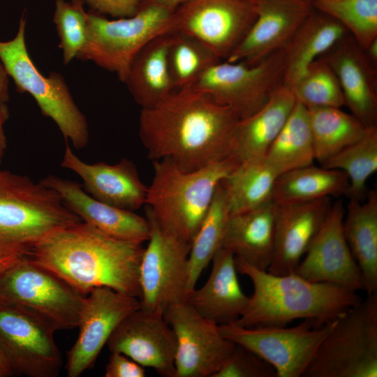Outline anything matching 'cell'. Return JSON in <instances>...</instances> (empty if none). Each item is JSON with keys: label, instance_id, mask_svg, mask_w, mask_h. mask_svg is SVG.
<instances>
[{"label": "cell", "instance_id": "cell-9", "mask_svg": "<svg viewBox=\"0 0 377 377\" xmlns=\"http://www.w3.org/2000/svg\"><path fill=\"white\" fill-rule=\"evenodd\" d=\"M86 295L27 256L0 276V300L34 310L57 330L77 327Z\"/></svg>", "mask_w": 377, "mask_h": 377}, {"label": "cell", "instance_id": "cell-38", "mask_svg": "<svg viewBox=\"0 0 377 377\" xmlns=\"http://www.w3.org/2000/svg\"><path fill=\"white\" fill-rule=\"evenodd\" d=\"M297 101L306 108L345 105L338 78L321 58L313 61L291 88Z\"/></svg>", "mask_w": 377, "mask_h": 377}, {"label": "cell", "instance_id": "cell-8", "mask_svg": "<svg viewBox=\"0 0 377 377\" xmlns=\"http://www.w3.org/2000/svg\"><path fill=\"white\" fill-rule=\"evenodd\" d=\"M175 12L145 2L133 16L109 20L87 12V39L77 56L114 73L124 82L137 53L154 38L175 31Z\"/></svg>", "mask_w": 377, "mask_h": 377}, {"label": "cell", "instance_id": "cell-27", "mask_svg": "<svg viewBox=\"0 0 377 377\" xmlns=\"http://www.w3.org/2000/svg\"><path fill=\"white\" fill-rule=\"evenodd\" d=\"M347 34L337 20L313 9L282 48L283 86L291 89L313 61Z\"/></svg>", "mask_w": 377, "mask_h": 377}, {"label": "cell", "instance_id": "cell-19", "mask_svg": "<svg viewBox=\"0 0 377 377\" xmlns=\"http://www.w3.org/2000/svg\"><path fill=\"white\" fill-rule=\"evenodd\" d=\"M256 17L226 60L252 65L281 50L313 10L308 0H250Z\"/></svg>", "mask_w": 377, "mask_h": 377}, {"label": "cell", "instance_id": "cell-33", "mask_svg": "<svg viewBox=\"0 0 377 377\" xmlns=\"http://www.w3.org/2000/svg\"><path fill=\"white\" fill-rule=\"evenodd\" d=\"M278 177L264 160L238 164L221 181L230 215L272 201Z\"/></svg>", "mask_w": 377, "mask_h": 377}, {"label": "cell", "instance_id": "cell-11", "mask_svg": "<svg viewBox=\"0 0 377 377\" xmlns=\"http://www.w3.org/2000/svg\"><path fill=\"white\" fill-rule=\"evenodd\" d=\"M283 72L281 49L252 65L220 61L207 68L191 88L230 108L242 119L260 110L283 85Z\"/></svg>", "mask_w": 377, "mask_h": 377}, {"label": "cell", "instance_id": "cell-41", "mask_svg": "<svg viewBox=\"0 0 377 377\" xmlns=\"http://www.w3.org/2000/svg\"><path fill=\"white\" fill-rule=\"evenodd\" d=\"M91 10L115 18H124L135 15L147 0H83Z\"/></svg>", "mask_w": 377, "mask_h": 377}, {"label": "cell", "instance_id": "cell-46", "mask_svg": "<svg viewBox=\"0 0 377 377\" xmlns=\"http://www.w3.org/2000/svg\"><path fill=\"white\" fill-rule=\"evenodd\" d=\"M363 50L369 62L377 68V38L370 43Z\"/></svg>", "mask_w": 377, "mask_h": 377}, {"label": "cell", "instance_id": "cell-14", "mask_svg": "<svg viewBox=\"0 0 377 377\" xmlns=\"http://www.w3.org/2000/svg\"><path fill=\"white\" fill-rule=\"evenodd\" d=\"M163 315L177 340L175 377H212L228 360L235 343L186 301L169 306Z\"/></svg>", "mask_w": 377, "mask_h": 377}, {"label": "cell", "instance_id": "cell-17", "mask_svg": "<svg viewBox=\"0 0 377 377\" xmlns=\"http://www.w3.org/2000/svg\"><path fill=\"white\" fill-rule=\"evenodd\" d=\"M344 214L342 200L332 203L321 227L293 272L309 281L331 283L357 291L363 289L362 277L343 234Z\"/></svg>", "mask_w": 377, "mask_h": 377}, {"label": "cell", "instance_id": "cell-4", "mask_svg": "<svg viewBox=\"0 0 377 377\" xmlns=\"http://www.w3.org/2000/svg\"><path fill=\"white\" fill-rule=\"evenodd\" d=\"M145 210L166 232L190 244L212 201L216 187L237 165L230 157L191 172L169 158L152 161Z\"/></svg>", "mask_w": 377, "mask_h": 377}, {"label": "cell", "instance_id": "cell-35", "mask_svg": "<svg viewBox=\"0 0 377 377\" xmlns=\"http://www.w3.org/2000/svg\"><path fill=\"white\" fill-rule=\"evenodd\" d=\"M220 61L198 38L179 31L170 33L168 61L175 90L191 87L207 68Z\"/></svg>", "mask_w": 377, "mask_h": 377}, {"label": "cell", "instance_id": "cell-32", "mask_svg": "<svg viewBox=\"0 0 377 377\" xmlns=\"http://www.w3.org/2000/svg\"><path fill=\"white\" fill-rule=\"evenodd\" d=\"M315 159L320 165L361 139L368 128L341 108H307Z\"/></svg>", "mask_w": 377, "mask_h": 377}, {"label": "cell", "instance_id": "cell-22", "mask_svg": "<svg viewBox=\"0 0 377 377\" xmlns=\"http://www.w3.org/2000/svg\"><path fill=\"white\" fill-rule=\"evenodd\" d=\"M61 165L78 175L84 190L101 202L130 211L145 204L147 186L142 182L135 165L126 158L113 165L87 163L73 153L66 140Z\"/></svg>", "mask_w": 377, "mask_h": 377}, {"label": "cell", "instance_id": "cell-25", "mask_svg": "<svg viewBox=\"0 0 377 377\" xmlns=\"http://www.w3.org/2000/svg\"><path fill=\"white\" fill-rule=\"evenodd\" d=\"M295 103L292 89L283 85L260 110L239 119L233 131L229 157L237 165L263 160Z\"/></svg>", "mask_w": 377, "mask_h": 377}, {"label": "cell", "instance_id": "cell-49", "mask_svg": "<svg viewBox=\"0 0 377 377\" xmlns=\"http://www.w3.org/2000/svg\"><path fill=\"white\" fill-rule=\"evenodd\" d=\"M308 1H310V0H308Z\"/></svg>", "mask_w": 377, "mask_h": 377}, {"label": "cell", "instance_id": "cell-31", "mask_svg": "<svg viewBox=\"0 0 377 377\" xmlns=\"http://www.w3.org/2000/svg\"><path fill=\"white\" fill-rule=\"evenodd\" d=\"M263 160L279 176L313 164L316 159L309 112L304 105L296 101Z\"/></svg>", "mask_w": 377, "mask_h": 377}, {"label": "cell", "instance_id": "cell-39", "mask_svg": "<svg viewBox=\"0 0 377 377\" xmlns=\"http://www.w3.org/2000/svg\"><path fill=\"white\" fill-rule=\"evenodd\" d=\"M83 0H56L53 22L65 65L77 58L87 39V13Z\"/></svg>", "mask_w": 377, "mask_h": 377}, {"label": "cell", "instance_id": "cell-6", "mask_svg": "<svg viewBox=\"0 0 377 377\" xmlns=\"http://www.w3.org/2000/svg\"><path fill=\"white\" fill-rule=\"evenodd\" d=\"M303 376H377V293L334 320Z\"/></svg>", "mask_w": 377, "mask_h": 377}, {"label": "cell", "instance_id": "cell-1", "mask_svg": "<svg viewBox=\"0 0 377 377\" xmlns=\"http://www.w3.org/2000/svg\"><path fill=\"white\" fill-rule=\"evenodd\" d=\"M239 117L229 107L191 87L173 91L142 108L139 135L148 158H169L191 172L229 158Z\"/></svg>", "mask_w": 377, "mask_h": 377}, {"label": "cell", "instance_id": "cell-12", "mask_svg": "<svg viewBox=\"0 0 377 377\" xmlns=\"http://www.w3.org/2000/svg\"><path fill=\"white\" fill-rule=\"evenodd\" d=\"M333 321L317 327L306 319L297 326L246 327L235 323L219 325L221 334L256 353L276 370L277 377H300L311 363Z\"/></svg>", "mask_w": 377, "mask_h": 377}, {"label": "cell", "instance_id": "cell-21", "mask_svg": "<svg viewBox=\"0 0 377 377\" xmlns=\"http://www.w3.org/2000/svg\"><path fill=\"white\" fill-rule=\"evenodd\" d=\"M320 58L336 74L350 113L365 127L377 126V68L356 40L347 34Z\"/></svg>", "mask_w": 377, "mask_h": 377}, {"label": "cell", "instance_id": "cell-44", "mask_svg": "<svg viewBox=\"0 0 377 377\" xmlns=\"http://www.w3.org/2000/svg\"><path fill=\"white\" fill-rule=\"evenodd\" d=\"M9 76L1 63H0V105L9 101Z\"/></svg>", "mask_w": 377, "mask_h": 377}, {"label": "cell", "instance_id": "cell-18", "mask_svg": "<svg viewBox=\"0 0 377 377\" xmlns=\"http://www.w3.org/2000/svg\"><path fill=\"white\" fill-rule=\"evenodd\" d=\"M110 352H119L163 377H175L177 340L163 313L141 307L125 317L110 335Z\"/></svg>", "mask_w": 377, "mask_h": 377}, {"label": "cell", "instance_id": "cell-5", "mask_svg": "<svg viewBox=\"0 0 377 377\" xmlns=\"http://www.w3.org/2000/svg\"><path fill=\"white\" fill-rule=\"evenodd\" d=\"M81 221L40 181L0 170V260L25 256L49 234Z\"/></svg>", "mask_w": 377, "mask_h": 377}, {"label": "cell", "instance_id": "cell-34", "mask_svg": "<svg viewBox=\"0 0 377 377\" xmlns=\"http://www.w3.org/2000/svg\"><path fill=\"white\" fill-rule=\"evenodd\" d=\"M230 216L225 191L221 182L191 242L188 254V295L195 288L203 270L221 248Z\"/></svg>", "mask_w": 377, "mask_h": 377}, {"label": "cell", "instance_id": "cell-29", "mask_svg": "<svg viewBox=\"0 0 377 377\" xmlns=\"http://www.w3.org/2000/svg\"><path fill=\"white\" fill-rule=\"evenodd\" d=\"M170 33L150 40L130 64L124 82L142 108L156 105L175 90L168 61Z\"/></svg>", "mask_w": 377, "mask_h": 377}, {"label": "cell", "instance_id": "cell-24", "mask_svg": "<svg viewBox=\"0 0 377 377\" xmlns=\"http://www.w3.org/2000/svg\"><path fill=\"white\" fill-rule=\"evenodd\" d=\"M212 263L207 281L191 292L186 302L218 325L235 323L246 309L249 297L244 293L239 284L235 256L221 247Z\"/></svg>", "mask_w": 377, "mask_h": 377}, {"label": "cell", "instance_id": "cell-26", "mask_svg": "<svg viewBox=\"0 0 377 377\" xmlns=\"http://www.w3.org/2000/svg\"><path fill=\"white\" fill-rule=\"evenodd\" d=\"M275 207L272 200L230 215L221 247L249 265L267 270L274 253Z\"/></svg>", "mask_w": 377, "mask_h": 377}, {"label": "cell", "instance_id": "cell-45", "mask_svg": "<svg viewBox=\"0 0 377 377\" xmlns=\"http://www.w3.org/2000/svg\"><path fill=\"white\" fill-rule=\"evenodd\" d=\"M188 0H147L146 2L164 8L171 12H175L180 6Z\"/></svg>", "mask_w": 377, "mask_h": 377}, {"label": "cell", "instance_id": "cell-3", "mask_svg": "<svg viewBox=\"0 0 377 377\" xmlns=\"http://www.w3.org/2000/svg\"><path fill=\"white\" fill-rule=\"evenodd\" d=\"M235 260L237 272L247 276L253 286L246 309L233 323L242 327L286 326L297 319L313 320L321 327L362 300L356 291L309 281L294 272L271 274L240 258Z\"/></svg>", "mask_w": 377, "mask_h": 377}, {"label": "cell", "instance_id": "cell-28", "mask_svg": "<svg viewBox=\"0 0 377 377\" xmlns=\"http://www.w3.org/2000/svg\"><path fill=\"white\" fill-rule=\"evenodd\" d=\"M345 238L362 274L367 295L377 293V192L359 201L350 199L343 221Z\"/></svg>", "mask_w": 377, "mask_h": 377}, {"label": "cell", "instance_id": "cell-37", "mask_svg": "<svg viewBox=\"0 0 377 377\" xmlns=\"http://www.w3.org/2000/svg\"><path fill=\"white\" fill-rule=\"evenodd\" d=\"M313 9L339 22L362 48L377 38V0H310Z\"/></svg>", "mask_w": 377, "mask_h": 377}, {"label": "cell", "instance_id": "cell-36", "mask_svg": "<svg viewBox=\"0 0 377 377\" xmlns=\"http://www.w3.org/2000/svg\"><path fill=\"white\" fill-rule=\"evenodd\" d=\"M321 166L344 172L349 180L348 197L363 200L367 194V182L377 171V126L368 128L361 139L337 153Z\"/></svg>", "mask_w": 377, "mask_h": 377}, {"label": "cell", "instance_id": "cell-20", "mask_svg": "<svg viewBox=\"0 0 377 377\" xmlns=\"http://www.w3.org/2000/svg\"><path fill=\"white\" fill-rule=\"evenodd\" d=\"M275 205L274 253L267 271L274 274H287L294 272L306 253L332 202L327 197Z\"/></svg>", "mask_w": 377, "mask_h": 377}, {"label": "cell", "instance_id": "cell-48", "mask_svg": "<svg viewBox=\"0 0 377 377\" xmlns=\"http://www.w3.org/2000/svg\"><path fill=\"white\" fill-rule=\"evenodd\" d=\"M18 258L13 260H0V276Z\"/></svg>", "mask_w": 377, "mask_h": 377}, {"label": "cell", "instance_id": "cell-40", "mask_svg": "<svg viewBox=\"0 0 377 377\" xmlns=\"http://www.w3.org/2000/svg\"><path fill=\"white\" fill-rule=\"evenodd\" d=\"M212 377H277V374L264 359L235 344L228 360Z\"/></svg>", "mask_w": 377, "mask_h": 377}, {"label": "cell", "instance_id": "cell-2", "mask_svg": "<svg viewBox=\"0 0 377 377\" xmlns=\"http://www.w3.org/2000/svg\"><path fill=\"white\" fill-rule=\"evenodd\" d=\"M142 243L119 240L81 221L49 234L25 256L87 295L108 287L140 296Z\"/></svg>", "mask_w": 377, "mask_h": 377}, {"label": "cell", "instance_id": "cell-42", "mask_svg": "<svg viewBox=\"0 0 377 377\" xmlns=\"http://www.w3.org/2000/svg\"><path fill=\"white\" fill-rule=\"evenodd\" d=\"M105 377H145V367L119 352H111L105 367Z\"/></svg>", "mask_w": 377, "mask_h": 377}, {"label": "cell", "instance_id": "cell-43", "mask_svg": "<svg viewBox=\"0 0 377 377\" xmlns=\"http://www.w3.org/2000/svg\"><path fill=\"white\" fill-rule=\"evenodd\" d=\"M9 109L6 103L0 105V163L6 148V139L4 134L3 126L9 118Z\"/></svg>", "mask_w": 377, "mask_h": 377}, {"label": "cell", "instance_id": "cell-13", "mask_svg": "<svg viewBox=\"0 0 377 377\" xmlns=\"http://www.w3.org/2000/svg\"><path fill=\"white\" fill-rule=\"evenodd\" d=\"M150 226L148 244L139 268L140 307L164 313L188 296L191 244L166 232L145 210Z\"/></svg>", "mask_w": 377, "mask_h": 377}, {"label": "cell", "instance_id": "cell-10", "mask_svg": "<svg viewBox=\"0 0 377 377\" xmlns=\"http://www.w3.org/2000/svg\"><path fill=\"white\" fill-rule=\"evenodd\" d=\"M53 324L34 310L0 300V351L13 375L56 377L62 359Z\"/></svg>", "mask_w": 377, "mask_h": 377}, {"label": "cell", "instance_id": "cell-15", "mask_svg": "<svg viewBox=\"0 0 377 377\" xmlns=\"http://www.w3.org/2000/svg\"><path fill=\"white\" fill-rule=\"evenodd\" d=\"M256 17L250 0H188L175 11V31L198 38L226 60Z\"/></svg>", "mask_w": 377, "mask_h": 377}, {"label": "cell", "instance_id": "cell-47", "mask_svg": "<svg viewBox=\"0 0 377 377\" xmlns=\"http://www.w3.org/2000/svg\"><path fill=\"white\" fill-rule=\"evenodd\" d=\"M12 375V371L0 351V377H6Z\"/></svg>", "mask_w": 377, "mask_h": 377}, {"label": "cell", "instance_id": "cell-16", "mask_svg": "<svg viewBox=\"0 0 377 377\" xmlns=\"http://www.w3.org/2000/svg\"><path fill=\"white\" fill-rule=\"evenodd\" d=\"M140 308L138 297L108 287L91 290L81 310L78 337L67 352L68 377H78L93 367L102 348L121 321Z\"/></svg>", "mask_w": 377, "mask_h": 377}, {"label": "cell", "instance_id": "cell-30", "mask_svg": "<svg viewBox=\"0 0 377 377\" xmlns=\"http://www.w3.org/2000/svg\"><path fill=\"white\" fill-rule=\"evenodd\" d=\"M349 180L339 170L313 165L280 175L272 200L276 204L314 200L331 196H348Z\"/></svg>", "mask_w": 377, "mask_h": 377}, {"label": "cell", "instance_id": "cell-7", "mask_svg": "<svg viewBox=\"0 0 377 377\" xmlns=\"http://www.w3.org/2000/svg\"><path fill=\"white\" fill-rule=\"evenodd\" d=\"M26 25L23 14L15 37L0 41L1 62L17 91L29 94L41 113L56 123L66 140L76 149H82L89 142L86 117L73 101L64 77L57 72L45 76L34 63L27 47Z\"/></svg>", "mask_w": 377, "mask_h": 377}, {"label": "cell", "instance_id": "cell-23", "mask_svg": "<svg viewBox=\"0 0 377 377\" xmlns=\"http://www.w3.org/2000/svg\"><path fill=\"white\" fill-rule=\"evenodd\" d=\"M40 182L59 193L66 207L82 221L105 235L126 242L148 241L150 226L146 217L94 198L75 181L49 175Z\"/></svg>", "mask_w": 377, "mask_h": 377}]
</instances>
